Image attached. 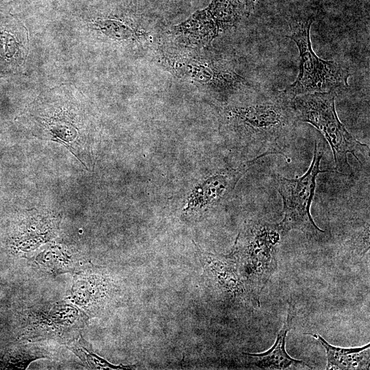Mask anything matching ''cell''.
<instances>
[{
  "label": "cell",
  "mask_w": 370,
  "mask_h": 370,
  "mask_svg": "<svg viewBox=\"0 0 370 370\" xmlns=\"http://www.w3.org/2000/svg\"><path fill=\"white\" fill-rule=\"evenodd\" d=\"M112 285L110 279L101 273H81L75 278L72 297L81 308L95 312L111 299Z\"/></svg>",
  "instance_id": "cell-9"
},
{
  "label": "cell",
  "mask_w": 370,
  "mask_h": 370,
  "mask_svg": "<svg viewBox=\"0 0 370 370\" xmlns=\"http://www.w3.org/2000/svg\"><path fill=\"white\" fill-rule=\"evenodd\" d=\"M259 0H245V10L246 14H250L254 11L256 3Z\"/></svg>",
  "instance_id": "cell-16"
},
{
  "label": "cell",
  "mask_w": 370,
  "mask_h": 370,
  "mask_svg": "<svg viewBox=\"0 0 370 370\" xmlns=\"http://www.w3.org/2000/svg\"><path fill=\"white\" fill-rule=\"evenodd\" d=\"M298 122L292 98L282 90L256 92L248 102L223 112L222 124L258 155L281 153Z\"/></svg>",
  "instance_id": "cell-1"
},
{
  "label": "cell",
  "mask_w": 370,
  "mask_h": 370,
  "mask_svg": "<svg viewBox=\"0 0 370 370\" xmlns=\"http://www.w3.org/2000/svg\"><path fill=\"white\" fill-rule=\"evenodd\" d=\"M294 308L290 305L288 314L282 328L279 331L273 347L260 354H245L255 358L253 362L256 366L265 369H285L291 365L303 364V361L291 358L286 352V337L291 330L294 318Z\"/></svg>",
  "instance_id": "cell-10"
},
{
  "label": "cell",
  "mask_w": 370,
  "mask_h": 370,
  "mask_svg": "<svg viewBox=\"0 0 370 370\" xmlns=\"http://www.w3.org/2000/svg\"><path fill=\"white\" fill-rule=\"evenodd\" d=\"M322 157L316 143L311 164L304 175L295 179L277 176L278 191L283 201L284 217L278 223L282 234L292 230L301 231L310 238L324 233L316 225L310 212L317 176L327 171L320 170Z\"/></svg>",
  "instance_id": "cell-5"
},
{
  "label": "cell",
  "mask_w": 370,
  "mask_h": 370,
  "mask_svg": "<svg viewBox=\"0 0 370 370\" xmlns=\"http://www.w3.org/2000/svg\"><path fill=\"white\" fill-rule=\"evenodd\" d=\"M169 0H155V1H156L157 3H160V2H165V1H168Z\"/></svg>",
  "instance_id": "cell-17"
},
{
  "label": "cell",
  "mask_w": 370,
  "mask_h": 370,
  "mask_svg": "<svg viewBox=\"0 0 370 370\" xmlns=\"http://www.w3.org/2000/svg\"><path fill=\"white\" fill-rule=\"evenodd\" d=\"M100 25L103 27L104 29H110L107 30L108 34L119 38H127L135 35L131 28L119 22L106 21L101 22Z\"/></svg>",
  "instance_id": "cell-15"
},
{
  "label": "cell",
  "mask_w": 370,
  "mask_h": 370,
  "mask_svg": "<svg viewBox=\"0 0 370 370\" xmlns=\"http://www.w3.org/2000/svg\"><path fill=\"white\" fill-rule=\"evenodd\" d=\"M180 63V62H178ZM177 71L190 78L210 87L214 91L229 95L243 90H253L254 88L246 78L224 61L201 62L184 60L180 63Z\"/></svg>",
  "instance_id": "cell-7"
},
{
  "label": "cell",
  "mask_w": 370,
  "mask_h": 370,
  "mask_svg": "<svg viewBox=\"0 0 370 370\" xmlns=\"http://www.w3.org/2000/svg\"><path fill=\"white\" fill-rule=\"evenodd\" d=\"M312 18L292 24L291 34L299 49V71L295 81L282 91L290 97L314 92L335 91L348 86L350 73L343 64L318 57L312 48L310 28Z\"/></svg>",
  "instance_id": "cell-4"
},
{
  "label": "cell",
  "mask_w": 370,
  "mask_h": 370,
  "mask_svg": "<svg viewBox=\"0 0 370 370\" xmlns=\"http://www.w3.org/2000/svg\"><path fill=\"white\" fill-rule=\"evenodd\" d=\"M282 233L278 225L248 221L239 232L231 259L241 267L239 278L259 295L275 269V251Z\"/></svg>",
  "instance_id": "cell-3"
},
{
  "label": "cell",
  "mask_w": 370,
  "mask_h": 370,
  "mask_svg": "<svg viewBox=\"0 0 370 370\" xmlns=\"http://www.w3.org/2000/svg\"><path fill=\"white\" fill-rule=\"evenodd\" d=\"M36 264L53 274L79 271V261L75 255L59 247L45 251L36 258Z\"/></svg>",
  "instance_id": "cell-12"
},
{
  "label": "cell",
  "mask_w": 370,
  "mask_h": 370,
  "mask_svg": "<svg viewBox=\"0 0 370 370\" xmlns=\"http://www.w3.org/2000/svg\"><path fill=\"white\" fill-rule=\"evenodd\" d=\"M86 317L71 304L60 302L29 318L30 338H51L66 343L86 323Z\"/></svg>",
  "instance_id": "cell-6"
},
{
  "label": "cell",
  "mask_w": 370,
  "mask_h": 370,
  "mask_svg": "<svg viewBox=\"0 0 370 370\" xmlns=\"http://www.w3.org/2000/svg\"><path fill=\"white\" fill-rule=\"evenodd\" d=\"M244 13L245 5L240 0H212L205 9L191 16L202 28L206 40L210 42L220 32L237 25Z\"/></svg>",
  "instance_id": "cell-8"
},
{
  "label": "cell",
  "mask_w": 370,
  "mask_h": 370,
  "mask_svg": "<svg viewBox=\"0 0 370 370\" xmlns=\"http://www.w3.org/2000/svg\"><path fill=\"white\" fill-rule=\"evenodd\" d=\"M325 348L328 364L326 369H351L367 366L370 344L363 347L342 348L329 344L319 334H309Z\"/></svg>",
  "instance_id": "cell-11"
},
{
  "label": "cell",
  "mask_w": 370,
  "mask_h": 370,
  "mask_svg": "<svg viewBox=\"0 0 370 370\" xmlns=\"http://www.w3.org/2000/svg\"><path fill=\"white\" fill-rule=\"evenodd\" d=\"M64 345L81 360L84 366L90 369H126L132 368V366L114 365L110 363L103 358L98 356L93 351L92 346L80 335L65 343Z\"/></svg>",
  "instance_id": "cell-13"
},
{
  "label": "cell",
  "mask_w": 370,
  "mask_h": 370,
  "mask_svg": "<svg viewBox=\"0 0 370 370\" xmlns=\"http://www.w3.org/2000/svg\"><path fill=\"white\" fill-rule=\"evenodd\" d=\"M335 91L314 92L292 98L298 121L315 127L329 143L335 168L339 172L350 171L347 154L352 153L361 164L358 153L365 155L368 146L360 143L345 127L335 109Z\"/></svg>",
  "instance_id": "cell-2"
},
{
  "label": "cell",
  "mask_w": 370,
  "mask_h": 370,
  "mask_svg": "<svg viewBox=\"0 0 370 370\" xmlns=\"http://www.w3.org/2000/svg\"><path fill=\"white\" fill-rule=\"evenodd\" d=\"M0 22V71L10 69L15 65L17 40L12 27Z\"/></svg>",
  "instance_id": "cell-14"
}]
</instances>
